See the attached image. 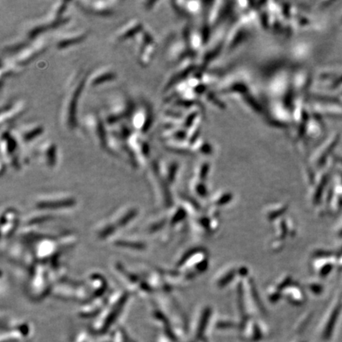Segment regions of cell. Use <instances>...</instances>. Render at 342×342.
Masks as SVG:
<instances>
[{
	"instance_id": "obj_1",
	"label": "cell",
	"mask_w": 342,
	"mask_h": 342,
	"mask_svg": "<svg viewBox=\"0 0 342 342\" xmlns=\"http://www.w3.org/2000/svg\"><path fill=\"white\" fill-rule=\"evenodd\" d=\"M87 74L83 71L74 73L64 91L60 106V121L67 130L77 126V109L82 92L86 88Z\"/></svg>"
},
{
	"instance_id": "obj_2",
	"label": "cell",
	"mask_w": 342,
	"mask_h": 342,
	"mask_svg": "<svg viewBox=\"0 0 342 342\" xmlns=\"http://www.w3.org/2000/svg\"><path fill=\"white\" fill-rule=\"evenodd\" d=\"M68 4L65 1L55 2L45 15L26 23L24 26V36L33 41L43 36L45 32L67 24L71 20V17L67 15Z\"/></svg>"
},
{
	"instance_id": "obj_3",
	"label": "cell",
	"mask_w": 342,
	"mask_h": 342,
	"mask_svg": "<svg viewBox=\"0 0 342 342\" xmlns=\"http://www.w3.org/2000/svg\"><path fill=\"white\" fill-rule=\"evenodd\" d=\"M136 104L125 92L117 93L108 99L103 114L104 122L111 128L123 121H128Z\"/></svg>"
},
{
	"instance_id": "obj_4",
	"label": "cell",
	"mask_w": 342,
	"mask_h": 342,
	"mask_svg": "<svg viewBox=\"0 0 342 342\" xmlns=\"http://www.w3.org/2000/svg\"><path fill=\"white\" fill-rule=\"evenodd\" d=\"M83 128L96 145L106 150L108 128L104 122L102 114L89 112L83 121Z\"/></svg>"
},
{
	"instance_id": "obj_5",
	"label": "cell",
	"mask_w": 342,
	"mask_h": 342,
	"mask_svg": "<svg viewBox=\"0 0 342 342\" xmlns=\"http://www.w3.org/2000/svg\"><path fill=\"white\" fill-rule=\"evenodd\" d=\"M48 45L49 42L45 36V37L43 36H39L31 41L24 49L19 51L17 53L6 57L11 59L23 68H25L27 64L34 61L38 55L43 53L48 48Z\"/></svg>"
},
{
	"instance_id": "obj_6",
	"label": "cell",
	"mask_w": 342,
	"mask_h": 342,
	"mask_svg": "<svg viewBox=\"0 0 342 342\" xmlns=\"http://www.w3.org/2000/svg\"><path fill=\"white\" fill-rule=\"evenodd\" d=\"M151 110L146 102L136 104L128 119L133 131L145 134L151 125Z\"/></svg>"
},
{
	"instance_id": "obj_7",
	"label": "cell",
	"mask_w": 342,
	"mask_h": 342,
	"mask_svg": "<svg viewBox=\"0 0 342 342\" xmlns=\"http://www.w3.org/2000/svg\"><path fill=\"white\" fill-rule=\"evenodd\" d=\"M45 127L38 121H29L23 123L17 128H13L14 135L21 144L22 147L30 146L39 140L45 132Z\"/></svg>"
},
{
	"instance_id": "obj_8",
	"label": "cell",
	"mask_w": 342,
	"mask_h": 342,
	"mask_svg": "<svg viewBox=\"0 0 342 342\" xmlns=\"http://www.w3.org/2000/svg\"><path fill=\"white\" fill-rule=\"evenodd\" d=\"M127 144L135 159L137 167H145L149 156V144L144 134L133 131Z\"/></svg>"
},
{
	"instance_id": "obj_9",
	"label": "cell",
	"mask_w": 342,
	"mask_h": 342,
	"mask_svg": "<svg viewBox=\"0 0 342 342\" xmlns=\"http://www.w3.org/2000/svg\"><path fill=\"white\" fill-rule=\"evenodd\" d=\"M33 155L47 167L53 168L58 163V147L55 142L46 140L33 148Z\"/></svg>"
},
{
	"instance_id": "obj_10",
	"label": "cell",
	"mask_w": 342,
	"mask_h": 342,
	"mask_svg": "<svg viewBox=\"0 0 342 342\" xmlns=\"http://www.w3.org/2000/svg\"><path fill=\"white\" fill-rule=\"evenodd\" d=\"M88 36V31L84 28H74L61 31L56 35L55 46L57 49H68L81 43Z\"/></svg>"
},
{
	"instance_id": "obj_11",
	"label": "cell",
	"mask_w": 342,
	"mask_h": 342,
	"mask_svg": "<svg viewBox=\"0 0 342 342\" xmlns=\"http://www.w3.org/2000/svg\"><path fill=\"white\" fill-rule=\"evenodd\" d=\"M79 7L85 12L93 15L109 17L115 13L118 1H78Z\"/></svg>"
},
{
	"instance_id": "obj_12",
	"label": "cell",
	"mask_w": 342,
	"mask_h": 342,
	"mask_svg": "<svg viewBox=\"0 0 342 342\" xmlns=\"http://www.w3.org/2000/svg\"><path fill=\"white\" fill-rule=\"evenodd\" d=\"M118 74L110 66H102L87 74L86 87L93 89L115 81Z\"/></svg>"
},
{
	"instance_id": "obj_13",
	"label": "cell",
	"mask_w": 342,
	"mask_h": 342,
	"mask_svg": "<svg viewBox=\"0 0 342 342\" xmlns=\"http://www.w3.org/2000/svg\"><path fill=\"white\" fill-rule=\"evenodd\" d=\"M144 27V23L139 18H131L125 22L115 30L112 34V41L115 43L132 40Z\"/></svg>"
},
{
	"instance_id": "obj_14",
	"label": "cell",
	"mask_w": 342,
	"mask_h": 342,
	"mask_svg": "<svg viewBox=\"0 0 342 342\" xmlns=\"http://www.w3.org/2000/svg\"><path fill=\"white\" fill-rule=\"evenodd\" d=\"M27 103L23 99L11 101L3 106L1 111V125H8L24 115L27 110Z\"/></svg>"
},
{
	"instance_id": "obj_15",
	"label": "cell",
	"mask_w": 342,
	"mask_h": 342,
	"mask_svg": "<svg viewBox=\"0 0 342 342\" xmlns=\"http://www.w3.org/2000/svg\"><path fill=\"white\" fill-rule=\"evenodd\" d=\"M25 68L16 64L14 61L4 56L2 58V68H1V80L4 78H9L17 75L23 71Z\"/></svg>"
}]
</instances>
